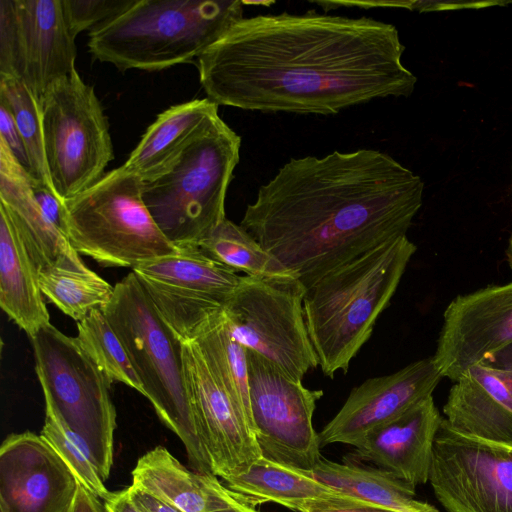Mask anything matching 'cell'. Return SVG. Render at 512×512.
<instances>
[{
  "label": "cell",
  "instance_id": "obj_41",
  "mask_svg": "<svg viewBox=\"0 0 512 512\" xmlns=\"http://www.w3.org/2000/svg\"><path fill=\"white\" fill-rule=\"evenodd\" d=\"M215 512H258L253 506L238 500L231 506Z\"/></svg>",
  "mask_w": 512,
  "mask_h": 512
},
{
  "label": "cell",
  "instance_id": "obj_24",
  "mask_svg": "<svg viewBox=\"0 0 512 512\" xmlns=\"http://www.w3.org/2000/svg\"><path fill=\"white\" fill-rule=\"evenodd\" d=\"M38 269L7 210L0 205V306L31 338L51 324Z\"/></svg>",
  "mask_w": 512,
  "mask_h": 512
},
{
  "label": "cell",
  "instance_id": "obj_20",
  "mask_svg": "<svg viewBox=\"0 0 512 512\" xmlns=\"http://www.w3.org/2000/svg\"><path fill=\"white\" fill-rule=\"evenodd\" d=\"M443 414L460 433L512 446V382L504 370L469 367L452 385Z\"/></svg>",
  "mask_w": 512,
  "mask_h": 512
},
{
  "label": "cell",
  "instance_id": "obj_18",
  "mask_svg": "<svg viewBox=\"0 0 512 512\" xmlns=\"http://www.w3.org/2000/svg\"><path fill=\"white\" fill-rule=\"evenodd\" d=\"M443 376L432 357L412 362L389 375L355 387L319 435L320 446H356L368 434L431 396Z\"/></svg>",
  "mask_w": 512,
  "mask_h": 512
},
{
  "label": "cell",
  "instance_id": "obj_21",
  "mask_svg": "<svg viewBox=\"0 0 512 512\" xmlns=\"http://www.w3.org/2000/svg\"><path fill=\"white\" fill-rule=\"evenodd\" d=\"M31 180L32 176L0 140V205L10 215L38 271L52 266L86 269L67 237L41 211Z\"/></svg>",
  "mask_w": 512,
  "mask_h": 512
},
{
  "label": "cell",
  "instance_id": "obj_1",
  "mask_svg": "<svg viewBox=\"0 0 512 512\" xmlns=\"http://www.w3.org/2000/svg\"><path fill=\"white\" fill-rule=\"evenodd\" d=\"M397 28L316 12L242 18L196 60L207 98L248 111L336 114L417 83Z\"/></svg>",
  "mask_w": 512,
  "mask_h": 512
},
{
  "label": "cell",
  "instance_id": "obj_33",
  "mask_svg": "<svg viewBox=\"0 0 512 512\" xmlns=\"http://www.w3.org/2000/svg\"><path fill=\"white\" fill-rule=\"evenodd\" d=\"M135 0H62L69 28L76 37L106 23L131 6Z\"/></svg>",
  "mask_w": 512,
  "mask_h": 512
},
{
  "label": "cell",
  "instance_id": "obj_29",
  "mask_svg": "<svg viewBox=\"0 0 512 512\" xmlns=\"http://www.w3.org/2000/svg\"><path fill=\"white\" fill-rule=\"evenodd\" d=\"M42 294L61 312L79 322L109 303L114 286L86 269L46 267L38 271Z\"/></svg>",
  "mask_w": 512,
  "mask_h": 512
},
{
  "label": "cell",
  "instance_id": "obj_11",
  "mask_svg": "<svg viewBox=\"0 0 512 512\" xmlns=\"http://www.w3.org/2000/svg\"><path fill=\"white\" fill-rule=\"evenodd\" d=\"M246 349V348H245ZM250 407L261 456L312 470L321 459L312 417L322 390H311L246 349Z\"/></svg>",
  "mask_w": 512,
  "mask_h": 512
},
{
  "label": "cell",
  "instance_id": "obj_3",
  "mask_svg": "<svg viewBox=\"0 0 512 512\" xmlns=\"http://www.w3.org/2000/svg\"><path fill=\"white\" fill-rule=\"evenodd\" d=\"M416 246L399 237L327 274L306 289L310 340L325 376L347 372L395 294Z\"/></svg>",
  "mask_w": 512,
  "mask_h": 512
},
{
  "label": "cell",
  "instance_id": "obj_27",
  "mask_svg": "<svg viewBox=\"0 0 512 512\" xmlns=\"http://www.w3.org/2000/svg\"><path fill=\"white\" fill-rule=\"evenodd\" d=\"M191 340L198 345L213 372L254 432L246 349L231 335L224 311L209 318Z\"/></svg>",
  "mask_w": 512,
  "mask_h": 512
},
{
  "label": "cell",
  "instance_id": "obj_42",
  "mask_svg": "<svg viewBox=\"0 0 512 512\" xmlns=\"http://www.w3.org/2000/svg\"><path fill=\"white\" fill-rule=\"evenodd\" d=\"M505 254H506V259L509 264V267L512 269V231H511L509 239H508Z\"/></svg>",
  "mask_w": 512,
  "mask_h": 512
},
{
  "label": "cell",
  "instance_id": "obj_35",
  "mask_svg": "<svg viewBox=\"0 0 512 512\" xmlns=\"http://www.w3.org/2000/svg\"><path fill=\"white\" fill-rule=\"evenodd\" d=\"M299 512H396L347 495L312 502Z\"/></svg>",
  "mask_w": 512,
  "mask_h": 512
},
{
  "label": "cell",
  "instance_id": "obj_8",
  "mask_svg": "<svg viewBox=\"0 0 512 512\" xmlns=\"http://www.w3.org/2000/svg\"><path fill=\"white\" fill-rule=\"evenodd\" d=\"M30 339L45 409L82 439L105 482L113 464L116 429L111 383L76 337L49 324Z\"/></svg>",
  "mask_w": 512,
  "mask_h": 512
},
{
  "label": "cell",
  "instance_id": "obj_26",
  "mask_svg": "<svg viewBox=\"0 0 512 512\" xmlns=\"http://www.w3.org/2000/svg\"><path fill=\"white\" fill-rule=\"evenodd\" d=\"M311 471L319 482L341 494L396 512H428L434 508L415 498V487L378 467L321 458Z\"/></svg>",
  "mask_w": 512,
  "mask_h": 512
},
{
  "label": "cell",
  "instance_id": "obj_4",
  "mask_svg": "<svg viewBox=\"0 0 512 512\" xmlns=\"http://www.w3.org/2000/svg\"><path fill=\"white\" fill-rule=\"evenodd\" d=\"M238 0H135L89 33L94 59L157 71L194 63L243 16Z\"/></svg>",
  "mask_w": 512,
  "mask_h": 512
},
{
  "label": "cell",
  "instance_id": "obj_5",
  "mask_svg": "<svg viewBox=\"0 0 512 512\" xmlns=\"http://www.w3.org/2000/svg\"><path fill=\"white\" fill-rule=\"evenodd\" d=\"M158 417L182 441L196 472L213 474L187 394L182 341L131 271L102 308Z\"/></svg>",
  "mask_w": 512,
  "mask_h": 512
},
{
  "label": "cell",
  "instance_id": "obj_22",
  "mask_svg": "<svg viewBox=\"0 0 512 512\" xmlns=\"http://www.w3.org/2000/svg\"><path fill=\"white\" fill-rule=\"evenodd\" d=\"M132 485L183 512H215L240 500L217 476L188 470L162 446L138 459Z\"/></svg>",
  "mask_w": 512,
  "mask_h": 512
},
{
  "label": "cell",
  "instance_id": "obj_16",
  "mask_svg": "<svg viewBox=\"0 0 512 512\" xmlns=\"http://www.w3.org/2000/svg\"><path fill=\"white\" fill-rule=\"evenodd\" d=\"M443 316L432 359L443 378L455 382L512 344V281L456 296Z\"/></svg>",
  "mask_w": 512,
  "mask_h": 512
},
{
  "label": "cell",
  "instance_id": "obj_23",
  "mask_svg": "<svg viewBox=\"0 0 512 512\" xmlns=\"http://www.w3.org/2000/svg\"><path fill=\"white\" fill-rule=\"evenodd\" d=\"M217 116L218 105L209 98L171 106L147 128L123 165L143 182L158 177Z\"/></svg>",
  "mask_w": 512,
  "mask_h": 512
},
{
  "label": "cell",
  "instance_id": "obj_30",
  "mask_svg": "<svg viewBox=\"0 0 512 512\" xmlns=\"http://www.w3.org/2000/svg\"><path fill=\"white\" fill-rule=\"evenodd\" d=\"M79 344L104 373L110 383H123L141 394L142 384L131 364L124 345L102 309L92 311L77 322Z\"/></svg>",
  "mask_w": 512,
  "mask_h": 512
},
{
  "label": "cell",
  "instance_id": "obj_9",
  "mask_svg": "<svg viewBox=\"0 0 512 512\" xmlns=\"http://www.w3.org/2000/svg\"><path fill=\"white\" fill-rule=\"evenodd\" d=\"M39 102L48 171L64 202L105 174L114 158L109 124L94 88L76 68L54 82Z\"/></svg>",
  "mask_w": 512,
  "mask_h": 512
},
{
  "label": "cell",
  "instance_id": "obj_7",
  "mask_svg": "<svg viewBox=\"0 0 512 512\" xmlns=\"http://www.w3.org/2000/svg\"><path fill=\"white\" fill-rule=\"evenodd\" d=\"M143 181L124 165L63 202L66 237L103 267H131L179 251L162 233L142 197Z\"/></svg>",
  "mask_w": 512,
  "mask_h": 512
},
{
  "label": "cell",
  "instance_id": "obj_14",
  "mask_svg": "<svg viewBox=\"0 0 512 512\" xmlns=\"http://www.w3.org/2000/svg\"><path fill=\"white\" fill-rule=\"evenodd\" d=\"M62 0H0V74L39 99L75 69L76 45Z\"/></svg>",
  "mask_w": 512,
  "mask_h": 512
},
{
  "label": "cell",
  "instance_id": "obj_31",
  "mask_svg": "<svg viewBox=\"0 0 512 512\" xmlns=\"http://www.w3.org/2000/svg\"><path fill=\"white\" fill-rule=\"evenodd\" d=\"M0 103L14 118L29 158L30 175L54 191L45 157L39 99L19 79L0 74Z\"/></svg>",
  "mask_w": 512,
  "mask_h": 512
},
{
  "label": "cell",
  "instance_id": "obj_19",
  "mask_svg": "<svg viewBox=\"0 0 512 512\" xmlns=\"http://www.w3.org/2000/svg\"><path fill=\"white\" fill-rule=\"evenodd\" d=\"M442 420L433 396H428L368 434L354 446V459L371 462L416 488L429 481Z\"/></svg>",
  "mask_w": 512,
  "mask_h": 512
},
{
  "label": "cell",
  "instance_id": "obj_38",
  "mask_svg": "<svg viewBox=\"0 0 512 512\" xmlns=\"http://www.w3.org/2000/svg\"><path fill=\"white\" fill-rule=\"evenodd\" d=\"M68 512H107L105 503L80 483Z\"/></svg>",
  "mask_w": 512,
  "mask_h": 512
},
{
  "label": "cell",
  "instance_id": "obj_6",
  "mask_svg": "<svg viewBox=\"0 0 512 512\" xmlns=\"http://www.w3.org/2000/svg\"><path fill=\"white\" fill-rule=\"evenodd\" d=\"M240 146L238 134L217 116L167 171L143 182L146 207L178 249L198 247L226 218L225 199Z\"/></svg>",
  "mask_w": 512,
  "mask_h": 512
},
{
  "label": "cell",
  "instance_id": "obj_36",
  "mask_svg": "<svg viewBox=\"0 0 512 512\" xmlns=\"http://www.w3.org/2000/svg\"><path fill=\"white\" fill-rule=\"evenodd\" d=\"M0 140L30 174V162L21 135L9 109L0 103Z\"/></svg>",
  "mask_w": 512,
  "mask_h": 512
},
{
  "label": "cell",
  "instance_id": "obj_25",
  "mask_svg": "<svg viewBox=\"0 0 512 512\" xmlns=\"http://www.w3.org/2000/svg\"><path fill=\"white\" fill-rule=\"evenodd\" d=\"M223 480L225 486L246 504L274 502L297 512L312 502L344 495L319 482L311 470L280 464L262 456L246 470Z\"/></svg>",
  "mask_w": 512,
  "mask_h": 512
},
{
  "label": "cell",
  "instance_id": "obj_28",
  "mask_svg": "<svg viewBox=\"0 0 512 512\" xmlns=\"http://www.w3.org/2000/svg\"><path fill=\"white\" fill-rule=\"evenodd\" d=\"M198 248L212 260L250 277L269 281L298 279L245 228L227 218Z\"/></svg>",
  "mask_w": 512,
  "mask_h": 512
},
{
  "label": "cell",
  "instance_id": "obj_34",
  "mask_svg": "<svg viewBox=\"0 0 512 512\" xmlns=\"http://www.w3.org/2000/svg\"><path fill=\"white\" fill-rule=\"evenodd\" d=\"M31 188L43 214L66 236L63 202L58 198L53 190L33 177L31 180Z\"/></svg>",
  "mask_w": 512,
  "mask_h": 512
},
{
  "label": "cell",
  "instance_id": "obj_13",
  "mask_svg": "<svg viewBox=\"0 0 512 512\" xmlns=\"http://www.w3.org/2000/svg\"><path fill=\"white\" fill-rule=\"evenodd\" d=\"M157 312L181 341L222 311L241 276L198 247L157 257L132 268Z\"/></svg>",
  "mask_w": 512,
  "mask_h": 512
},
{
  "label": "cell",
  "instance_id": "obj_2",
  "mask_svg": "<svg viewBox=\"0 0 512 512\" xmlns=\"http://www.w3.org/2000/svg\"><path fill=\"white\" fill-rule=\"evenodd\" d=\"M423 193L420 176L379 150L292 158L259 187L240 225L307 289L406 236Z\"/></svg>",
  "mask_w": 512,
  "mask_h": 512
},
{
  "label": "cell",
  "instance_id": "obj_40",
  "mask_svg": "<svg viewBox=\"0 0 512 512\" xmlns=\"http://www.w3.org/2000/svg\"><path fill=\"white\" fill-rule=\"evenodd\" d=\"M480 364L505 370L512 381V344L490 355Z\"/></svg>",
  "mask_w": 512,
  "mask_h": 512
},
{
  "label": "cell",
  "instance_id": "obj_37",
  "mask_svg": "<svg viewBox=\"0 0 512 512\" xmlns=\"http://www.w3.org/2000/svg\"><path fill=\"white\" fill-rule=\"evenodd\" d=\"M128 489L134 501L146 512H183L137 486L131 484Z\"/></svg>",
  "mask_w": 512,
  "mask_h": 512
},
{
  "label": "cell",
  "instance_id": "obj_39",
  "mask_svg": "<svg viewBox=\"0 0 512 512\" xmlns=\"http://www.w3.org/2000/svg\"><path fill=\"white\" fill-rule=\"evenodd\" d=\"M104 503L107 512H146L134 501L128 488L111 492Z\"/></svg>",
  "mask_w": 512,
  "mask_h": 512
},
{
  "label": "cell",
  "instance_id": "obj_17",
  "mask_svg": "<svg viewBox=\"0 0 512 512\" xmlns=\"http://www.w3.org/2000/svg\"><path fill=\"white\" fill-rule=\"evenodd\" d=\"M79 481L54 448L33 432L0 447V512H68Z\"/></svg>",
  "mask_w": 512,
  "mask_h": 512
},
{
  "label": "cell",
  "instance_id": "obj_12",
  "mask_svg": "<svg viewBox=\"0 0 512 512\" xmlns=\"http://www.w3.org/2000/svg\"><path fill=\"white\" fill-rule=\"evenodd\" d=\"M429 482L447 512H512V446L460 433L443 417Z\"/></svg>",
  "mask_w": 512,
  "mask_h": 512
},
{
  "label": "cell",
  "instance_id": "obj_15",
  "mask_svg": "<svg viewBox=\"0 0 512 512\" xmlns=\"http://www.w3.org/2000/svg\"><path fill=\"white\" fill-rule=\"evenodd\" d=\"M187 394L212 473L225 479L246 470L261 453L252 427L193 340L182 341Z\"/></svg>",
  "mask_w": 512,
  "mask_h": 512
},
{
  "label": "cell",
  "instance_id": "obj_43",
  "mask_svg": "<svg viewBox=\"0 0 512 512\" xmlns=\"http://www.w3.org/2000/svg\"><path fill=\"white\" fill-rule=\"evenodd\" d=\"M428 512H438V510L434 507L433 509H431L430 511Z\"/></svg>",
  "mask_w": 512,
  "mask_h": 512
},
{
  "label": "cell",
  "instance_id": "obj_32",
  "mask_svg": "<svg viewBox=\"0 0 512 512\" xmlns=\"http://www.w3.org/2000/svg\"><path fill=\"white\" fill-rule=\"evenodd\" d=\"M41 436L54 448L77 477L79 483L105 501L111 494L102 480L85 443L50 410L45 409Z\"/></svg>",
  "mask_w": 512,
  "mask_h": 512
},
{
  "label": "cell",
  "instance_id": "obj_10",
  "mask_svg": "<svg viewBox=\"0 0 512 512\" xmlns=\"http://www.w3.org/2000/svg\"><path fill=\"white\" fill-rule=\"evenodd\" d=\"M305 292L298 279L241 276L223 309L236 341L296 381L319 365L305 322Z\"/></svg>",
  "mask_w": 512,
  "mask_h": 512
}]
</instances>
